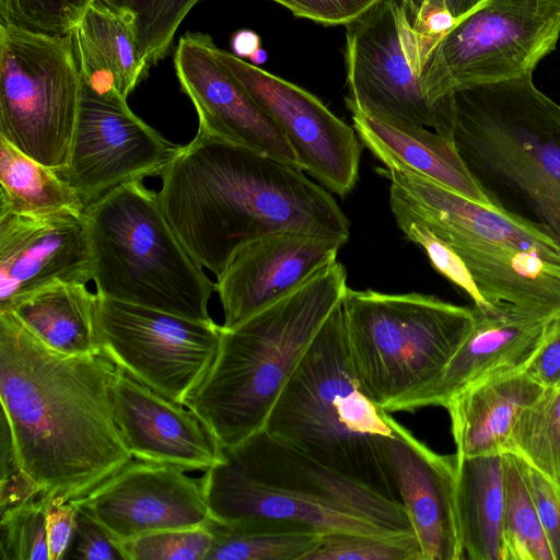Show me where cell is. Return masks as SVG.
<instances>
[{"label": "cell", "instance_id": "obj_1", "mask_svg": "<svg viewBox=\"0 0 560 560\" xmlns=\"http://www.w3.org/2000/svg\"><path fill=\"white\" fill-rule=\"evenodd\" d=\"M116 364L58 353L0 313V401L23 470L40 495L80 499L132 459L114 418Z\"/></svg>", "mask_w": 560, "mask_h": 560}, {"label": "cell", "instance_id": "obj_2", "mask_svg": "<svg viewBox=\"0 0 560 560\" xmlns=\"http://www.w3.org/2000/svg\"><path fill=\"white\" fill-rule=\"evenodd\" d=\"M159 203L190 256L221 276L247 244L268 234L349 238L335 198L303 171L264 152L197 132L161 174Z\"/></svg>", "mask_w": 560, "mask_h": 560}, {"label": "cell", "instance_id": "obj_3", "mask_svg": "<svg viewBox=\"0 0 560 560\" xmlns=\"http://www.w3.org/2000/svg\"><path fill=\"white\" fill-rule=\"evenodd\" d=\"M201 477L211 520L234 524L279 520L320 535H415L399 501L346 477L272 438L265 430L222 447Z\"/></svg>", "mask_w": 560, "mask_h": 560}, {"label": "cell", "instance_id": "obj_4", "mask_svg": "<svg viewBox=\"0 0 560 560\" xmlns=\"http://www.w3.org/2000/svg\"><path fill=\"white\" fill-rule=\"evenodd\" d=\"M453 141L492 206L560 243V105L533 75L450 95Z\"/></svg>", "mask_w": 560, "mask_h": 560}, {"label": "cell", "instance_id": "obj_5", "mask_svg": "<svg viewBox=\"0 0 560 560\" xmlns=\"http://www.w3.org/2000/svg\"><path fill=\"white\" fill-rule=\"evenodd\" d=\"M347 288L346 269L336 260L292 293L237 326L223 328L210 370L184 404L222 447H234L265 429L275 404Z\"/></svg>", "mask_w": 560, "mask_h": 560}, {"label": "cell", "instance_id": "obj_6", "mask_svg": "<svg viewBox=\"0 0 560 560\" xmlns=\"http://www.w3.org/2000/svg\"><path fill=\"white\" fill-rule=\"evenodd\" d=\"M390 420L389 412L363 390L352 369L340 303L313 339L264 430L310 458L399 501L385 450Z\"/></svg>", "mask_w": 560, "mask_h": 560}, {"label": "cell", "instance_id": "obj_7", "mask_svg": "<svg viewBox=\"0 0 560 560\" xmlns=\"http://www.w3.org/2000/svg\"><path fill=\"white\" fill-rule=\"evenodd\" d=\"M378 173L389 196L451 246L492 311H560V243L544 229L472 201L396 164Z\"/></svg>", "mask_w": 560, "mask_h": 560}, {"label": "cell", "instance_id": "obj_8", "mask_svg": "<svg viewBox=\"0 0 560 560\" xmlns=\"http://www.w3.org/2000/svg\"><path fill=\"white\" fill-rule=\"evenodd\" d=\"M97 294L210 322L215 291L142 180L124 184L85 210Z\"/></svg>", "mask_w": 560, "mask_h": 560}, {"label": "cell", "instance_id": "obj_9", "mask_svg": "<svg viewBox=\"0 0 560 560\" xmlns=\"http://www.w3.org/2000/svg\"><path fill=\"white\" fill-rule=\"evenodd\" d=\"M341 308L352 369L388 412L441 375L475 319L472 307L421 293L347 288Z\"/></svg>", "mask_w": 560, "mask_h": 560}, {"label": "cell", "instance_id": "obj_10", "mask_svg": "<svg viewBox=\"0 0 560 560\" xmlns=\"http://www.w3.org/2000/svg\"><path fill=\"white\" fill-rule=\"evenodd\" d=\"M560 37V0H482L443 33L420 70L442 133L456 90L533 75Z\"/></svg>", "mask_w": 560, "mask_h": 560}, {"label": "cell", "instance_id": "obj_11", "mask_svg": "<svg viewBox=\"0 0 560 560\" xmlns=\"http://www.w3.org/2000/svg\"><path fill=\"white\" fill-rule=\"evenodd\" d=\"M81 91L73 32L50 36L0 24V137L61 171Z\"/></svg>", "mask_w": 560, "mask_h": 560}, {"label": "cell", "instance_id": "obj_12", "mask_svg": "<svg viewBox=\"0 0 560 560\" xmlns=\"http://www.w3.org/2000/svg\"><path fill=\"white\" fill-rule=\"evenodd\" d=\"M348 109L400 125L438 126L420 79V34L405 0H381L346 25Z\"/></svg>", "mask_w": 560, "mask_h": 560}, {"label": "cell", "instance_id": "obj_13", "mask_svg": "<svg viewBox=\"0 0 560 560\" xmlns=\"http://www.w3.org/2000/svg\"><path fill=\"white\" fill-rule=\"evenodd\" d=\"M102 351L139 382L185 404L210 370L223 327L98 294Z\"/></svg>", "mask_w": 560, "mask_h": 560}, {"label": "cell", "instance_id": "obj_14", "mask_svg": "<svg viewBox=\"0 0 560 560\" xmlns=\"http://www.w3.org/2000/svg\"><path fill=\"white\" fill-rule=\"evenodd\" d=\"M176 149L126 98L100 95L82 83L67 165L57 172L86 208L124 184L160 176Z\"/></svg>", "mask_w": 560, "mask_h": 560}, {"label": "cell", "instance_id": "obj_15", "mask_svg": "<svg viewBox=\"0 0 560 560\" xmlns=\"http://www.w3.org/2000/svg\"><path fill=\"white\" fill-rule=\"evenodd\" d=\"M219 62L278 124L302 171L346 197L359 178L362 143L353 127L308 91L214 47Z\"/></svg>", "mask_w": 560, "mask_h": 560}, {"label": "cell", "instance_id": "obj_16", "mask_svg": "<svg viewBox=\"0 0 560 560\" xmlns=\"http://www.w3.org/2000/svg\"><path fill=\"white\" fill-rule=\"evenodd\" d=\"M185 469L132 458L84 497L70 501L117 541L148 533L206 525L201 478Z\"/></svg>", "mask_w": 560, "mask_h": 560}, {"label": "cell", "instance_id": "obj_17", "mask_svg": "<svg viewBox=\"0 0 560 560\" xmlns=\"http://www.w3.org/2000/svg\"><path fill=\"white\" fill-rule=\"evenodd\" d=\"M210 35L187 32L180 36L174 55L180 88L198 115V131L301 168L278 124L219 62Z\"/></svg>", "mask_w": 560, "mask_h": 560}, {"label": "cell", "instance_id": "obj_18", "mask_svg": "<svg viewBox=\"0 0 560 560\" xmlns=\"http://www.w3.org/2000/svg\"><path fill=\"white\" fill-rule=\"evenodd\" d=\"M93 280L84 210L0 218V312L56 282Z\"/></svg>", "mask_w": 560, "mask_h": 560}, {"label": "cell", "instance_id": "obj_19", "mask_svg": "<svg viewBox=\"0 0 560 560\" xmlns=\"http://www.w3.org/2000/svg\"><path fill=\"white\" fill-rule=\"evenodd\" d=\"M474 324L441 375L429 386L401 399L393 411H412L447 405L464 388L482 380L523 370L534 357L560 311L513 305L480 311L472 306Z\"/></svg>", "mask_w": 560, "mask_h": 560}, {"label": "cell", "instance_id": "obj_20", "mask_svg": "<svg viewBox=\"0 0 560 560\" xmlns=\"http://www.w3.org/2000/svg\"><path fill=\"white\" fill-rule=\"evenodd\" d=\"M347 242L345 237L282 232L247 244L217 278L223 328L237 326L299 289L335 262Z\"/></svg>", "mask_w": 560, "mask_h": 560}, {"label": "cell", "instance_id": "obj_21", "mask_svg": "<svg viewBox=\"0 0 560 560\" xmlns=\"http://www.w3.org/2000/svg\"><path fill=\"white\" fill-rule=\"evenodd\" d=\"M390 424L392 434L385 440V450L422 560L463 559L456 453L441 455L393 417Z\"/></svg>", "mask_w": 560, "mask_h": 560}, {"label": "cell", "instance_id": "obj_22", "mask_svg": "<svg viewBox=\"0 0 560 560\" xmlns=\"http://www.w3.org/2000/svg\"><path fill=\"white\" fill-rule=\"evenodd\" d=\"M110 399L132 458L185 470H207L222 460V446L190 409L117 365Z\"/></svg>", "mask_w": 560, "mask_h": 560}, {"label": "cell", "instance_id": "obj_23", "mask_svg": "<svg viewBox=\"0 0 560 560\" xmlns=\"http://www.w3.org/2000/svg\"><path fill=\"white\" fill-rule=\"evenodd\" d=\"M544 388L523 369L482 380L457 393L445 406L457 456L505 452L517 416Z\"/></svg>", "mask_w": 560, "mask_h": 560}, {"label": "cell", "instance_id": "obj_24", "mask_svg": "<svg viewBox=\"0 0 560 560\" xmlns=\"http://www.w3.org/2000/svg\"><path fill=\"white\" fill-rule=\"evenodd\" d=\"M349 112L359 140L384 165L402 166L472 201L492 206L450 138L427 127L392 124L357 109Z\"/></svg>", "mask_w": 560, "mask_h": 560}, {"label": "cell", "instance_id": "obj_25", "mask_svg": "<svg viewBox=\"0 0 560 560\" xmlns=\"http://www.w3.org/2000/svg\"><path fill=\"white\" fill-rule=\"evenodd\" d=\"M82 83L103 96L126 98L148 75L130 22L93 1L73 31Z\"/></svg>", "mask_w": 560, "mask_h": 560}, {"label": "cell", "instance_id": "obj_26", "mask_svg": "<svg viewBox=\"0 0 560 560\" xmlns=\"http://www.w3.org/2000/svg\"><path fill=\"white\" fill-rule=\"evenodd\" d=\"M97 308L98 294L84 283L56 282L21 298L7 312L51 350L77 357L102 351Z\"/></svg>", "mask_w": 560, "mask_h": 560}, {"label": "cell", "instance_id": "obj_27", "mask_svg": "<svg viewBox=\"0 0 560 560\" xmlns=\"http://www.w3.org/2000/svg\"><path fill=\"white\" fill-rule=\"evenodd\" d=\"M456 502L464 558L506 560L503 453L458 457Z\"/></svg>", "mask_w": 560, "mask_h": 560}, {"label": "cell", "instance_id": "obj_28", "mask_svg": "<svg viewBox=\"0 0 560 560\" xmlns=\"http://www.w3.org/2000/svg\"><path fill=\"white\" fill-rule=\"evenodd\" d=\"M212 545L206 560H305L322 536L312 528L279 520L234 524L208 522Z\"/></svg>", "mask_w": 560, "mask_h": 560}, {"label": "cell", "instance_id": "obj_29", "mask_svg": "<svg viewBox=\"0 0 560 560\" xmlns=\"http://www.w3.org/2000/svg\"><path fill=\"white\" fill-rule=\"evenodd\" d=\"M63 208L85 210L75 191L56 170L0 137V218Z\"/></svg>", "mask_w": 560, "mask_h": 560}, {"label": "cell", "instance_id": "obj_30", "mask_svg": "<svg viewBox=\"0 0 560 560\" xmlns=\"http://www.w3.org/2000/svg\"><path fill=\"white\" fill-rule=\"evenodd\" d=\"M505 452L516 454L560 488V384L545 387L523 408Z\"/></svg>", "mask_w": 560, "mask_h": 560}, {"label": "cell", "instance_id": "obj_31", "mask_svg": "<svg viewBox=\"0 0 560 560\" xmlns=\"http://www.w3.org/2000/svg\"><path fill=\"white\" fill-rule=\"evenodd\" d=\"M506 560H553L520 457L503 452Z\"/></svg>", "mask_w": 560, "mask_h": 560}, {"label": "cell", "instance_id": "obj_32", "mask_svg": "<svg viewBox=\"0 0 560 560\" xmlns=\"http://www.w3.org/2000/svg\"><path fill=\"white\" fill-rule=\"evenodd\" d=\"M126 18L149 68L172 49L175 34L200 0H94Z\"/></svg>", "mask_w": 560, "mask_h": 560}, {"label": "cell", "instance_id": "obj_33", "mask_svg": "<svg viewBox=\"0 0 560 560\" xmlns=\"http://www.w3.org/2000/svg\"><path fill=\"white\" fill-rule=\"evenodd\" d=\"M51 500L39 495L1 514V560H49L46 522Z\"/></svg>", "mask_w": 560, "mask_h": 560}, {"label": "cell", "instance_id": "obj_34", "mask_svg": "<svg viewBox=\"0 0 560 560\" xmlns=\"http://www.w3.org/2000/svg\"><path fill=\"white\" fill-rule=\"evenodd\" d=\"M389 207L401 232L409 241L424 249L433 268L465 292L474 302V307L480 311H491L466 265L455 250L434 235L428 226L415 219L396 198L390 196Z\"/></svg>", "mask_w": 560, "mask_h": 560}, {"label": "cell", "instance_id": "obj_35", "mask_svg": "<svg viewBox=\"0 0 560 560\" xmlns=\"http://www.w3.org/2000/svg\"><path fill=\"white\" fill-rule=\"evenodd\" d=\"M94 0H0V24L61 36L70 34Z\"/></svg>", "mask_w": 560, "mask_h": 560}, {"label": "cell", "instance_id": "obj_36", "mask_svg": "<svg viewBox=\"0 0 560 560\" xmlns=\"http://www.w3.org/2000/svg\"><path fill=\"white\" fill-rule=\"evenodd\" d=\"M305 560H422L415 535L327 534Z\"/></svg>", "mask_w": 560, "mask_h": 560}, {"label": "cell", "instance_id": "obj_37", "mask_svg": "<svg viewBox=\"0 0 560 560\" xmlns=\"http://www.w3.org/2000/svg\"><path fill=\"white\" fill-rule=\"evenodd\" d=\"M212 538L207 523L156 530L118 542L126 560H206Z\"/></svg>", "mask_w": 560, "mask_h": 560}, {"label": "cell", "instance_id": "obj_38", "mask_svg": "<svg viewBox=\"0 0 560 560\" xmlns=\"http://www.w3.org/2000/svg\"><path fill=\"white\" fill-rule=\"evenodd\" d=\"M0 513L40 495L35 482L23 470L7 418L1 412L0 429Z\"/></svg>", "mask_w": 560, "mask_h": 560}, {"label": "cell", "instance_id": "obj_39", "mask_svg": "<svg viewBox=\"0 0 560 560\" xmlns=\"http://www.w3.org/2000/svg\"><path fill=\"white\" fill-rule=\"evenodd\" d=\"M520 460L553 560H560V488L521 457Z\"/></svg>", "mask_w": 560, "mask_h": 560}, {"label": "cell", "instance_id": "obj_40", "mask_svg": "<svg viewBox=\"0 0 560 560\" xmlns=\"http://www.w3.org/2000/svg\"><path fill=\"white\" fill-rule=\"evenodd\" d=\"M294 16L323 25H348L381 0H271Z\"/></svg>", "mask_w": 560, "mask_h": 560}, {"label": "cell", "instance_id": "obj_41", "mask_svg": "<svg viewBox=\"0 0 560 560\" xmlns=\"http://www.w3.org/2000/svg\"><path fill=\"white\" fill-rule=\"evenodd\" d=\"M65 559L126 560V556L103 526L78 511L73 539Z\"/></svg>", "mask_w": 560, "mask_h": 560}, {"label": "cell", "instance_id": "obj_42", "mask_svg": "<svg viewBox=\"0 0 560 560\" xmlns=\"http://www.w3.org/2000/svg\"><path fill=\"white\" fill-rule=\"evenodd\" d=\"M77 508L69 501L52 499L47 510V540L49 560L65 559L73 539Z\"/></svg>", "mask_w": 560, "mask_h": 560}, {"label": "cell", "instance_id": "obj_43", "mask_svg": "<svg viewBox=\"0 0 560 560\" xmlns=\"http://www.w3.org/2000/svg\"><path fill=\"white\" fill-rule=\"evenodd\" d=\"M524 370L542 387L560 384V315Z\"/></svg>", "mask_w": 560, "mask_h": 560}, {"label": "cell", "instance_id": "obj_44", "mask_svg": "<svg viewBox=\"0 0 560 560\" xmlns=\"http://www.w3.org/2000/svg\"><path fill=\"white\" fill-rule=\"evenodd\" d=\"M412 27L428 11L441 9L447 11L455 21L472 10L482 0H405Z\"/></svg>", "mask_w": 560, "mask_h": 560}, {"label": "cell", "instance_id": "obj_45", "mask_svg": "<svg viewBox=\"0 0 560 560\" xmlns=\"http://www.w3.org/2000/svg\"><path fill=\"white\" fill-rule=\"evenodd\" d=\"M231 46L235 56L242 59L249 58L260 48V37L253 31L241 30L233 35Z\"/></svg>", "mask_w": 560, "mask_h": 560}, {"label": "cell", "instance_id": "obj_46", "mask_svg": "<svg viewBox=\"0 0 560 560\" xmlns=\"http://www.w3.org/2000/svg\"><path fill=\"white\" fill-rule=\"evenodd\" d=\"M267 52L262 48H258L248 59L250 63L259 66L267 60Z\"/></svg>", "mask_w": 560, "mask_h": 560}]
</instances>
